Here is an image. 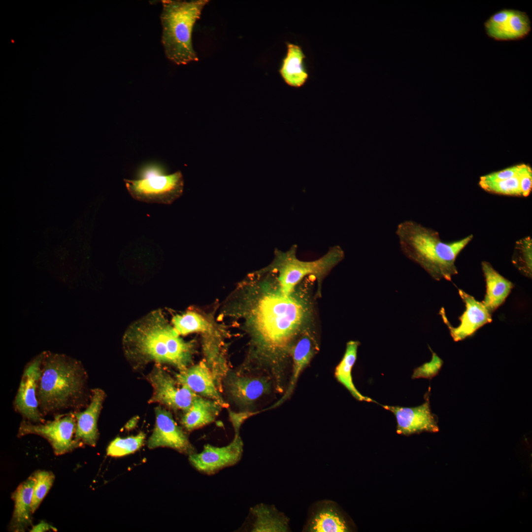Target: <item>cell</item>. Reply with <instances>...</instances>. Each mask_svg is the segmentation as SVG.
<instances>
[{
    "label": "cell",
    "instance_id": "cb8c5ba5",
    "mask_svg": "<svg viewBox=\"0 0 532 532\" xmlns=\"http://www.w3.org/2000/svg\"><path fill=\"white\" fill-rule=\"evenodd\" d=\"M222 406L217 401L199 396L184 412L181 424L188 431L200 428L214 422Z\"/></svg>",
    "mask_w": 532,
    "mask_h": 532
},
{
    "label": "cell",
    "instance_id": "484cf974",
    "mask_svg": "<svg viewBox=\"0 0 532 532\" xmlns=\"http://www.w3.org/2000/svg\"><path fill=\"white\" fill-rule=\"evenodd\" d=\"M360 344L358 341L355 340H350L347 343L343 356L335 368L334 376L337 380L358 400L376 402L362 395L353 382L352 370L357 360Z\"/></svg>",
    "mask_w": 532,
    "mask_h": 532
},
{
    "label": "cell",
    "instance_id": "44dd1931",
    "mask_svg": "<svg viewBox=\"0 0 532 532\" xmlns=\"http://www.w3.org/2000/svg\"><path fill=\"white\" fill-rule=\"evenodd\" d=\"M481 266L486 288L482 302L492 314L504 303L514 285L496 270L489 262L483 261Z\"/></svg>",
    "mask_w": 532,
    "mask_h": 532
},
{
    "label": "cell",
    "instance_id": "8fae6325",
    "mask_svg": "<svg viewBox=\"0 0 532 532\" xmlns=\"http://www.w3.org/2000/svg\"><path fill=\"white\" fill-rule=\"evenodd\" d=\"M41 353L27 364L23 371L15 397V410L28 421L43 423L38 407L37 390L41 375Z\"/></svg>",
    "mask_w": 532,
    "mask_h": 532
},
{
    "label": "cell",
    "instance_id": "1f68e13d",
    "mask_svg": "<svg viewBox=\"0 0 532 532\" xmlns=\"http://www.w3.org/2000/svg\"><path fill=\"white\" fill-rule=\"evenodd\" d=\"M432 353V359L429 362L415 368L412 379L427 378L432 379L439 373L443 364L442 360L429 347Z\"/></svg>",
    "mask_w": 532,
    "mask_h": 532
},
{
    "label": "cell",
    "instance_id": "5bb4252c",
    "mask_svg": "<svg viewBox=\"0 0 532 532\" xmlns=\"http://www.w3.org/2000/svg\"><path fill=\"white\" fill-rule=\"evenodd\" d=\"M458 293L466 306L465 311L459 317L460 323L458 326L454 327L450 324L444 308L439 311V314L455 341L464 340L472 335L481 327L492 321V313L482 301L477 300L463 290L459 289Z\"/></svg>",
    "mask_w": 532,
    "mask_h": 532
},
{
    "label": "cell",
    "instance_id": "30bf717a",
    "mask_svg": "<svg viewBox=\"0 0 532 532\" xmlns=\"http://www.w3.org/2000/svg\"><path fill=\"white\" fill-rule=\"evenodd\" d=\"M153 388L149 403H159L174 410L187 411L199 396L179 384L161 367L155 366L147 376Z\"/></svg>",
    "mask_w": 532,
    "mask_h": 532
},
{
    "label": "cell",
    "instance_id": "ac0fdd59",
    "mask_svg": "<svg viewBox=\"0 0 532 532\" xmlns=\"http://www.w3.org/2000/svg\"><path fill=\"white\" fill-rule=\"evenodd\" d=\"M105 394L100 389L92 391L90 402L83 411L73 412L76 419L75 439L82 445L95 446L99 437L98 420Z\"/></svg>",
    "mask_w": 532,
    "mask_h": 532
},
{
    "label": "cell",
    "instance_id": "3957f363",
    "mask_svg": "<svg viewBox=\"0 0 532 532\" xmlns=\"http://www.w3.org/2000/svg\"><path fill=\"white\" fill-rule=\"evenodd\" d=\"M396 234L404 256L437 281H451L458 274L456 258L473 237L471 234L457 241L444 242L437 231L412 220L399 223Z\"/></svg>",
    "mask_w": 532,
    "mask_h": 532
},
{
    "label": "cell",
    "instance_id": "e575fe53",
    "mask_svg": "<svg viewBox=\"0 0 532 532\" xmlns=\"http://www.w3.org/2000/svg\"><path fill=\"white\" fill-rule=\"evenodd\" d=\"M53 529L54 528L49 524L46 522H42L38 524L37 525L33 526L31 530V532H43Z\"/></svg>",
    "mask_w": 532,
    "mask_h": 532
},
{
    "label": "cell",
    "instance_id": "d4e9b609",
    "mask_svg": "<svg viewBox=\"0 0 532 532\" xmlns=\"http://www.w3.org/2000/svg\"><path fill=\"white\" fill-rule=\"evenodd\" d=\"M250 532H287V518L275 507L261 503L251 508Z\"/></svg>",
    "mask_w": 532,
    "mask_h": 532
},
{
    "label": "cell",
    "instance_id": "4dcf8cb0",
    "mask_svg": "<svg viewBox=\"0 0 532 532\" xmlns=\"http://www.w3.org/2000/svg\"><path fill=\"white\" fill-rule=\"evenodd\" d=\"M479 184L488 192L505 195L522 196L518 173L515 176L502 180H480Z\"/></svg>",
    "mask_w": 532,
    "mask_h": 532
},
{
    "label": "cell",
    "instance_id": "e0dca14e",
    "mask_svg": "<svg viewBox=\"0 0 532 532\" xmlns=\"http://www.w3.org/2000/svg\"><path fill=\"white\" fill-rule=\"evenodd\" d=\"M318 350L319 345L314 330L304 332L296 340L291 352L293 364L292 376L284 395L273 407L279 405L290 398L301 373Z\"/></svg>",
    "mask_w": 532,
    "mask_h": 532
},
{
    "label": "cell",
    "instance_id": "9a60e30c",
    "mask_svg": "<svg viewBox=\"0 0 532 532\" xmlns=\"http://www.w3.org/2000/svg\"><path fill=\"white\" fill-rule=\"evenodd\" d=\"M429 393L425 395V402L414 407L380 404L395 415L398 434L408 435L422 432H435L439 431L437 418L431 409Z\"/></svg>",
    "mask_w": 532,
    "mask_h": 532
},
{
    "label": "cell",
    "instance_id": "ba28073f",
    "mask_svg": "<svg viewBox=\"0 0 532 532\" xmlns=\"http://www.w3.org/2000/svg\"><path fill=\"white\" fill-rule=\"evenodd\" d=\"M124 181L134 199L147 203L170 204L181 195L183 189L180 171L169 175L151 173L140 179Z\"/></svg>",
    "mask_w": 532,
    "mask_h": 532
},
{
    "label": "cell",
    "instance_id": "603a6c76",
    "mask_svg": "<svg viewBox=\"0 0 532 532\" xmlns=\"http://www.w3.org/2000/svg\"><path fill=\"white\" fill-rule=\"evenodd\" d=\"M287 52L283 59L279 72L285 82L290 86L299 88L306 82L308 74L304 64L305 58L301 47L286 42Z\"/></svg>",
    "mask_w": 532,
    "mask_h": 532
},
{
    "label": "cell",
    "instance_id": "277c9868",
    "mask_svg": "<svg viewBox=\"0 0 532 532\" xmlns=\"http://www.w3.org/2000/svg\"><path fill=\"white\" fill-rule=\"evenodd\" d=\"M41 355L37 398L42 415L78 408L84 396L86 381L81 363L66 355L49 351Z\"/></svg>",
    "mask_w": 532,
    "mask_h": 532
},
{
    "label": "cell",
    "instance_id": "5b68a950",
    "mask_svg": "<svg viewBox=\"0 0 532 532\" xmlns=\"http://www.w3.org/2000/svg\"><path fill=\"white\" fill-rule=\"evenodd\" d=\"M162 1V42L166 56L177 65L198 61L193 47L192 33L195 22L208 0Z\"/></svg>",
    "mask_w": 532,
    "mask_h": 532
},
{
    "label": "cell",
    "instance_id": "f1b7e54d",
    "mask_svg": "<svg viewBox=\"0 0 532 532\" xmlns=\"http://www.w3.org/2000/svg\"><path fill=\"white\" fill-rule=\"evenodd\" d=\"M145 434L140 432L137 435L125 438L116 437L107 447L106 454L113 457H120L134 453L144 443Z\"/></svg>",
    "mask_w": 532,
    "mask_h": 532
},
{
    "label": "cell",
    "instance_id": "4fadbf2b",
    "mask_svg": "<svg viewBox=\"0 0 532 532\" xmlns=\"http://www.w3.org/2000/svg\"><path fill=\"white\" fill-rule=\"evenodd\" d=\"M155 412L156 423L148 441V448L168 447L189 456L195 453L186 433L174 421L171 413L161 406L156 407Z\"/></svg>",
    "mask_w": 532,
    "mask_h": 532
},
{
    "label": "cell",
    "instance_id": "d6a6232c",
    "mask_svg": "<svg viewBox=\"0 0 532 532\" xmlns=\"http://www.w3.org/2000/svg\"><path fill=\"white\" fill-rule=\"evenodd\" d=\"M518 176L522 196L527 197L531 191L532 186V171L530 166L525 164L521 165Z\"/></svg>",
    "mask_w": 532,
    "mask_h": 532
},
{
    "label": "cell",
    "instance_id": "9c48e42d",
    "mask_svg": "<svg viewBox=\"0 0 532 532\" xmlns=\"http://www.w3.org/2000/svg\"><path fill=\"white\" fill-rule=\"evenodd\" d=\"M76 419L73 413L56 416L52 421L33 424L23 420L18 430V435L36 434L47 439L54 453L63 455L82 446L75 438Z\"/></svg>",
    "mask_w": 532,
    "mask_h": 532
},
{
    "label": "cell",
    "instance_id": "ffe728a7",
    "mask_svg": "<svg viewBox=\"0 0 532 532\" xmlns=\"http://www.w3.org/2000/svg\"><path fill=\"white\" fill-rule=\"evenodd\" d=\"M269 379L265 377L241 374L231 375L226 382L228 393L233 400L241 406L252 404L269 391Z\"/></svg>",
    "mask_w": 532,
    "mask_h": 532
},
{
    "label": "cell",
    "instance_id": "2e32d148",
    "mask_svg": "<svg viewBox=\"0 0 532 532\" xmlns=\"http://www.w3.org/2000/svg\"><path fill=\"white\" fill-rule=\"evenodd\" d=\"M175 379L200 396L212 399L223 407L228 406L220 392L216 378L210 367L204 362L180 370Z\"/></svg>",
    "mask_w": 532,
    "mask_h": 532
},
{
    "label": "cell",
    "instance_id": "52a82bcc",
    "mask_svg": "<svg viewBox=\"0 0 532 532\" xmlns=\"http://www.w3.org/2000/svg\"><path fill=\"white\" fill-rule=\"evenodd\" d=\"M229 415L234 430L232 441L222 447L207 444L200 453L195 452L189 456L191 465L202 473L213 475L224 468L236 465L241 459L243 443L239 434L240 428L248 416L245 412H230Z\"/></svg>",
    "mask_w": 532,
    "mask_h": 532
},
{
    "label": "cell",
    "instance_id": "7a4b0ae2",
    "mask_svg": "<svg viewBox=\"0 0 532 532\" xmlns=\"http://www.w3.org/2000/svg\"><path fill=\"white\" fill-rule=\"evenodd\" d=\"M123 344L126 355L137 364L155 362L182 370L192 361V343L180 337L160 311L151 312L130 326Z\"/></svg>",
    "mask_w": 532,
    "mask_h": 532
},
{
    "label": "cell",
    "instance_id": "83f0119b",
    "mask_svg": "<svg viewBox=\"0 0 532 532\" xmlns=\"http://www.w3.org/2000/svg\"><path fill=\"white\" fill-rule=\"evenodd\" d=\"M512 262L523 275L532 278V239L530 236L524 237L516 242Z\"/></svg>",
    "mask_w": 532,
    "mask_h": 532
},
{
    "label": "cell",
    "instance_id": "f546056e",
    "mask_svg": "<svg viewBox=\"0 0 532 532\" xmlns=\"http://www.w3.org/2000/svg\"><path fill=\"white\" fill-rule=\"evenodd\" d=\"M33 475L35 479L32 498L33 513L52 487L55 477L51 472L45 470L37 471Z\"/></svg>",
    "mask_w": 532,
    "mask_h": 532
},
{
    "label": "cell",
    "instance_id": "4316f807",
    "mask_svg": "<svg viewBox=\"0 0 532 532\" xmlns=\"http://www.w3.org/2000/svg\"><path fill=\"white\" fill-rule=\"evenodd\" d=\"M171 322L174 330L179 335L195 332H206L211 330V325L205 318L192 311L176 315Z\"/></svg>",
    "mask_w": 532,
    "mask_h": 532
},
{
    "label": "cell",
    "instance_id": "7c38bea8",
    "mask_svg": "<svg viewBox=\"0 0 532 532\" xmlns=\"http://www.w3.org/2000/svg\"><path fill=\"white\" fill-rule=\"evenodd\" d=\"M487 36L497 41L522 39L530 33L531 22L525 11L503 8L493 14L484 23Z\"/></svg>",
    "mask_w": 532,
    "mask_h": 532
},
{
    "label": "cell",
    "instance_id": "7402d4cb",
    "mask_svg": "<svg viewBox=\"0 0 532 532\" xmlns=\"http://www.w3.org/2000/svg\"><path fill=\"white\" fill-rule=\"evenodd\" d=\"M34 483L35 479L32 475L21 483L12 495L14 506L11 527L15 532H23L32 524Z\"/></svg>",
    "mask_w": 532,
    "mask_h": 532
},
{
    "label": "cell",
    "instance_id": "d6986e66",
    "mask_svg": "<svg viewBox=\"0 0 532 532\" xmlns=\"http://www.w3.org/2000/svg\"><path fill=\"white\" fill-rule=\"evenodd\" d=\"M303 530L309 532H345L350 529L335 504L322 500L312 506Z\"/></svg>",
    "mask_w": 532,
    "mask_h": 532
},
{
    "label": "cell",
    "instance_id": "836d02e7",
    "mask_svg": "<svg viewBox=\"0 0 532 532\" xmlns=\"http://www.w3.org/2000/svg\"><path fill=\"white\" fill-rule=\"evenodd\" d=\"M521 165L512 166L502 170L490 173L480 177L481 181H499L510 178L517 175Z\"/></svg>",
    "mask_w": 532,
    "mask_h": 532
},
{
    "label": "cell",
    "instance_id": "6da1fadb",
    "mask_svg": "<svg viewBox=\"0 0 532 532\" xmlns=\"http://www.w3.org/2000/svg\"><path fill=\"white\" fill-rule=\"evenodd\" d=\"M306 278L289 294L276 282L262 292L252 312L255 360L265 368L281 388V378L292 347L304 332L315 325L312 282Z\"/></svg>",
    "mask_w": 532,
    "mask_h": 532
},
{
    "label": "cell",
    "instance_id": "8992f818",
    "mask_svg": "<svg viewBox=\"0 0 532 532\" xmlns=\"http://www.w3.org/2000/svg\"><path fill=\"white\" fill-rule=\"evenodd\" d=\"M296 254V246L278 253L272 267L276 272L275 282L278 289L282 293L289 294L304 279L311 276L316 281V295L319 298L324 279L344 258L343 250L334 246L320 258L310 261L299 259Z\"/></svg>",
    "mask_w": 532,
    "mask_h": 532
}]
</instances>
